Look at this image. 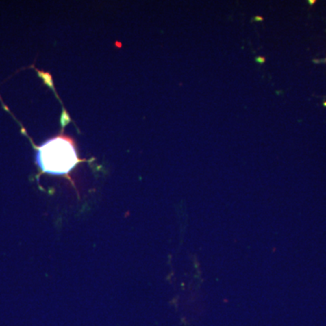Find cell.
Listing matches in <instances>:
<instances>
[{
  "mask_svg": "<svg viewBox=\"0 0 326 326\" xmlns=\"http://www.w3.org/2000/svg\"><path fill=\"white\" fill-rule=\"evenodd\" d=\"M36 161L42 172L60 176L69 173L80 160L73 140L62 134L37 148Z\"/></svg>",
  "mask_w": 326,
  "mask_h": 326,
  "instance_id": "1",
  "label": "cell"
}]
</instances>
